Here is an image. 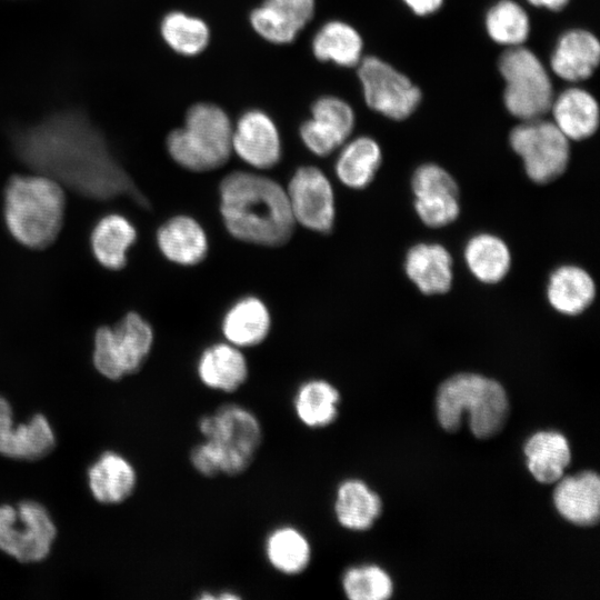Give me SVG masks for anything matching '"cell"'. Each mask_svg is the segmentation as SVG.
I'll return each instance as SVG.
<instances>
[{
    "mask_svg": "<svg viewBox=\"0 0 600 600\" xmlns=\"http://www.w3.org/2000/svg\"><path fill=\"white\" fill-rule=\"evenodd\" d=\"M549 111L552 122L569 140L588 139L599 127V104L589 91L579 87H570L553 97Z\"/></svg>",
    "mask_w": 600,
    "mask_h": 600,
    "instance_id": "28",
    "label": "cell"
},
{
    "mask_svg": "<svg viewBox=\"0 0 600 600\" xmlns=\"http://www.w3.org/2000/svg\"><path fill=\"white\" fill-rule=\"evenodd\" d=\"M90 240L98 262L107 269L120 270L127 264V253L137 240V230L126 217L110 213L96 223Z\"/></svg>",
    "mask_w": 600,
    "mask_h": 600,
    "instance_id": "32",
    "label": "cell"
},
{
    "mask_svg": "<svg viewBox=\"0 0 600 600\" xmlns=\"http://www.w3.org/2000/svg\"><path fill=\"white\" fill-rule=\"evenodd\" d=\"M57 538V526L40 502L31 499L0 504V551L21 563L48 558Z\"/></svg>",
    "mask_w": 600,
    "mask_h": 600,
    "instance_id": "9",
    "label": "cell"
},
{
    "mask_svg": "<svg viewBox=\"0 0 600 600\" xmlns=\"http://www.w3.org/2000/svg\"><path fill=\"white\" fill-rule=\"evenodd\" d=\"M340 584L350 600H386L393 593L389 573L374 563L348 567L341 574Z\"/></svg>",
    "mask_w": 600,
    "mask_h": 600,
    "instance_id": "37",
    "label": "cell"
},
{
    "mask_svg": "<svg viewBox=\"0 0 600 600\" xmlns=\"http://www.w3.org/2000/svg\"><path fill=\"white\" fill-rule=\"evenodd\" d=\"M232 123L212 103L193 104L184 126L172 130L166 141L172 160L186 170L207 172L221 168L232 153Z\"/></svg>",
    "mask_w": 600,
    "mask_h": 600,
    "instance_id": "5",
    "label": "cell"
},
{
    "mask_svg": "<svg viewBox=\"0 0 600 600\" xmlns=\"http://www.w3.org/2000/svg\"><path fill=\"white\" fill-rule=\"evenodd\" d=\"M418 16H429L440 9L443 0H402Z\"/></svg>",
    "mask_w": 600,
    "mask_h": 600,
    "instance_id": "39",
    "label": "cell"
},
{
    "mask_svg": "<svg viewBox=\"0 0 600 600\" xmlns=\"http://www.w3.org/2000/svg\"><path fill=\"white\" fill-rule=\"evenodd\" d=\"M89 490L102 504H119L128 500L138 484L134 466L121 453L103 451L87 470Z\"/></svg>",
    "mask_w": 600,
    "mask_h": 600,
    "instance_id": "21",
    "label": "cell"
},
{
    "mask_svg": "<svg viewBox=\"0 0 600 600\" xmlns=\"http://www.w3.org/2000/svg\"><path fill=\"white\" fill-rule=\"evenodd\" d=\"M362 39L358 31L343 21L324 23L312 39V52L321 61L353 67L361 60Z\"/></svg>",
    "mask_w": 600,
    "mask_h": 600,
    "instance_id": "34",
    "label": "cell"
},
{
    "mask_svg": "<svg viewBox=\"0 0 600 600\" xmlns=\"http://www.w3.org/2000/svg\"><path fill=\"white\" fill-rule=\"evenodd\" d=\"M452 257L440 243H417L404 258V271L417 289L427 296L443 294L453 281Z\"/></svg>",
    "mask_w": 600,
    "mask_h": 600,
    "instance_id": "23",
    "label": "cell"
},
{
    "mask_svg": "<svg viewBox=\"0 0 600 600\" xmlns=\"http://www.w3.org/2000/svg\"><path fill=\"white\" fill-rule=\"evenodd\" d=\"M509 142L534 183L552 182L568 167L569 139L552 121L542 118L522 121L510 131Z\"/></svg>",
    "mask_w": 600,
    "mask_h": 600,
    "instance_id": "10",
    "label": "cell"
},
{
    "mask_svg": "<svg viewBox=\"0 0 600 600\" xmlns=\"http://www.w3.org/2000/svg\"><path fill=\"white\" fill-rule=\"evenodd\" d=\"M197 428L201 439L214 449L221 476L238 477L253 463L263 442L259 417L238 402H226L200 416Z\"/></svg>",
    "mask_w": 600,
    "mask_h": 600,
    "instance_id": "6",
    "label": "cell"
},
{
    "mask_svg": "<svg viewBox=\"0 0 600 600\" xmlns=\"http://www.w3.org/2000/svg\"><path fill=\"white\" fill-rule=\"evenodd\" d=\"M489 37L508 48L521 46L530 33V20L526 10L516 1L500 0L484 18Z\"/></svg>",
    "mask_w": 600,
    "mask_h": 600,
    "instance_id": "36",
    "label": "cell"
},
{
    "mask_svg": "<svg viewBox=\"0 0 600 600\" xmlns=\"http://www.w3.org/2000/svg\"><path fill=\"white\" fill-rule=\"evenodd\" d=\"M463 257L471 274L487 284L502 281L511 268L508 244L492 233L482 232L471 237L464 246Z\"/></svg>",
    "mask_w": 600,
    "mask_h": 600,
    "instance_id": "33",
    "label": "cell"
},
{
    "mask_svg": "<svg viewBox=\"0 0 600 600\" xmlns=\"http://www.w3.org/2000/svg\"><path fill=\"white\" fill-rule=\"evenodd\" d=\"M358 77L369 108L392 120H404L421 101V91L410 79L377 57L358 63Z\"/></svg>",
    "mask_w": 600,
    "mask_h": 600,
    "instance_id": "11",
    "label": "cell"
},
{
    "mask_svg": "<svg viewBox=\"0 0 600 600\" xmlns=\"http://www.w3.org/2000/svg\"><path fill=\"white\" fill-rule=\"evenodd\" d=\"M14 148L28 167L83 197H128L143 208L148 206V199L112 157L103 138L82 119L52 118L19 134Z\"/></svg>",
    "mask_w": 600,
    "mask_h": 600,
    "instance_id": "1",
    "label": "cell"
},
{
    "mask_svg": "<svg viewBox=\"0 0 600 600\" xmlns=\"http://www.w3.org/2000/svg\"><path fill=\"white\" fill-rule=\"evenodd\" d=\"M499 71L506 82L503 102L521 121L542 118L553 100L550 76L541 60L522 46L508 48L499 59Z\"/></svg>",
    "mask_w": 600,
    "mask_h": 600,
    "instance_id": "7",
    "label": "cell"
},
{
    "mask_svg": "<svg viewBox=\"0 0 600 600\" xmlns=\"http://www.w3.org/2000/svg\"><path fill=\"white\" fill-rule=\"evenodd\" d=\"M534 7L546 8L551 11H559L563 9L569 0H527Z\"/></svg>",
    "mask_w": 600,
    "mask_h": 600,
    "instance_id": "41",
    "label": "cell"
},
{
    "mask_svg": "<svg viewBox=\"0 0 600 600\" xmlns=\"http://www.w3.org/2000/svg\"><path fill=\"white\" fill-rule=\"evenodd\" d=\"M232 152L257 170L278 164L282 154L281 139L273 120L263 111L249 110L232 130Z\"/></svg>",
    "mask_w": 600,
    "mask_h": 600,
    "instance_id": "16",
    "label": "cell"
},
{
    "mask_svg": "<svg viewBox=\"0 0 600 600\" xmlns=\"http://www.w3.org/2000/svg\"><path fill=\"white\" fill-rule=\"evenodd\" d=\"M526 463L531 476L540 483H556L571 461L567 438L554 430L537 431L523 446Z\"/></svg>",
    "mask_w": 600,
    "mask_h": 600,
    "instance_id": "30",
    "label": "cell"
},
{
    "mask_svg": "<svg viewBox=\"0 0 600 600\" xmlns=\"http://www.w3.org/2000/svg\"><path fill=\"white\" fill-rule=\"evenodd\" d=\"M219 212L234 239L261 247L286 244L296 223L286 188L250 171H232L219 184Z\"/></svg>",
    "mask_w": 600,
    "mask_h": 600,
    "instance_id": "2",
    "label": "cell"
},
{
    "mask_svg": "<svg viewBox=\"0 0 600 600\" xmlns=\"http://www.w3.org/2000/svg\"><path fill=\"white\" fill-rule=\"evenodd\" d=\"M597 287L591 274L576 264H562L549 276L547 299L563 316H579L593 302Z\"/></svg>",
    "mask_w": 600,
    "mask_h": 600,
    "instance_id": "29",
    "label": "cell"
},
{
    "mask_svg": "<svg viewBox=\"0 0 600 600\" xmlns=\"http://www.w3.org/2000/svg\"><path fill=\"white\" fill-rule=\"evenodd\" d=\"M414 210L430 228H442L460 214L459 188L454 178L436 163L419 166L411 178Z\"/></svg>",
    "mask_w": 600,
    "mask_h": 600,
    "instance_id": "13",
    "label": "cell"
},
{
    "mask_svg": "<svg viewBox=\"0 0 600 600\" xmlns=\"http://www.w3.org/2000/svg\"><path fill=\"white\" fill-rule=\"evenodd\" d=\"M314 0H264L250 14V23L263 39L283 44L294 40L311 20Z\"/></svg>",
    "mask_w": 600,
    "mask_h": 600,
    "instance_id": "19",
    "label": "cell"
},
{
    "mask_svg": "<svg viewBox=\"0 0 600 600\" xmlns=\"http://www.w3.org/2000/svg\"><path fill=\"white\" fill-rule=\"evenodd\" d=\"M600 61L598 38L584 29H571L561 34L550 58L552 71L569 82L592 76Z\"/></svg>",
    "mask_w": 600,
    "mask_h": 600,
    "instance_id": "24",
    "label": "cell"
},
{
    "mask_svg": "<svg viewBox=\"0 0 600 600\" xmlns=\"http://www.w3.org/2000/svg\"><path fill=\"white\" fill-rule=\"evenodd\" d=\"M196 374L207 389L233 393L249 379V363L243 350L227 342L207 346L196 361Z\"/></svg>",
    "mask_w": 600,
    "mask_h": 600,
    "instance_id": "17",
    "label": "cell"
},
{
    "mask_svg": "<svg viewBox=\"0 0 600 600\" xmlns=\"http://www.w3.org/2000/svg\"><path fill=\"white\" fill-rule=\"evenodd\" d=\"M197 598L200 600H238L241 599V596L232 590H221L218 593L203 591Z\"/></svg>",
    "mask_w": 600,
    "mask_h": 600,
    "instance_id": "40",
    "label": "cell"
},
{
    "mask_svg": "<svg viewBox=\"0 0 600 600\" xmlns=\"http://www.w3.org/2000/svg\"><path fill=\"white\" fill-rule=\"evenodd\" d=\"M153 341L151 324L139 313L128 312L113 327L104 326L96 331L93 366L103 377L121 380L143 367Z\"/></svg>",
    "mask_w": 600,
    "mask_h": 600,
    "instance_id": "8",
    "label": "cell"
},
{
    "mask_svg": "<svg viewBox=\"0 0 600 600\" xmlns=\"http://www.w3.org/2000/svg\"><path fill=\"white\" fill-rule=\"evenodd\" d=\"M558 513L579 527H592L600 518V479L597 472L581 471L561 477L552 494Z\"/></svg>",
    "mask_w": 600,
    "mask_h": 600,
    "instance_id": "18",
    "label": "cell"
},
{
    "mask_svg": "<svg viewBox=\"0 0 600 600\" xmlns=\"http://www.w3.org/2000/svg\"><path fill=\"white\" fill-rule=\"evenodd\" d=\"M191 468L201 477L212 479L221 476L220 462L212 446L204 439L193 444L188 453Z\"/></svg>",
    "mask_w": 600,
    "mask_h": 600,
    "instance_id": "38",
    "label": "cell"
},
{
    "mask_svg": "<svg viewBox=\"0 0 600 600\" xmlns=\"http://www.w3.org/2000/svg\"><path fill=\"white\" fill-rule=\"evenodd\" d=\"M341 393L324 378H309L300 382L292 396V410L307 429L322 430L332 426L339 414Z\"/></svg>",
    "mask_w": 600,
    "mask_h": 600,
    "instance_id": "27",
    "label": "cell"
},
{
    "mask_svg": "<svg viewBox=\"0 0 600 600\" xmlns=\"http://www.w3.org/2000/svg\"><path fill=\"white\" fill-rule=\"evenodd\" d=\"M271 313L266 302L257 296L237 299L223 313L221 333L224 341L249 349L261 344L271 331Z\"/></svg>",
    "mask_w": 600,
    "mask_h": 600,
    "instance_id": "22",
    "label": "cell"
},
{
    "mask_svg": "<svg viewBox=\"0 0 600 600\" xmlns=\"http://www.w3.org/2000/svg\"><path fill=\"white\" fill-rule=\"evenodd\" d=\"M156 240L162 256L182 267L199 264L209 251L204 228L188 214H177L164 221L157 230Z\"/></svg>",
    "mask_w": 600,
    "mask_h": 600,
    "instance_id": "20",
    "label": "cell"
},
{
    "mask_svg": "<svg viewBox=\"0 0 600 600\" xmlns=\"http://www.w3.org/2000/svg\"><path fill=\"white\" fill-rule=\"evenodd\" d=\"M479 439L498 434L509 416V400L501 383L473 372L456 373L440 383L436 394V413L447 432L461 428L463 413Z\"/></svg>",
    "mask_w": 600,
    "mask_h": 600,
    "instance_id": "3",
    "label": "cell"
},
{
    "mask_svg": "<svg viewBox=\"0 0 600 600\" xmlns=\"http://www.w3.org/2000/svg\"><path fill=\"white\" fill-rule=\"evenodd\" d=\"M289 208L296 224L327 234L334 227L336 197L327 174L314 166H301L286 188Z\"/></svg>",
    "mask_w": 600,
    "mask_h": 600,
    "instance_id": "12",
    "label": "cell"
},
{
    "mask_svg": "<svg viewBox=\"0 0 600 600\" xmlns=\"http://www.w3.org/2000/svg\"><path fill=\"white\" fill-rule=\"evenodd\" d=\"M57 446L54 430L43 413L16 424L9 400L0 394V454L21 461H37L49 456Z\"/></svg>",
    "mask_w": 600,
    "mask_h": 600,
    "instance_id": "14",
    "label": "cell"
},
{
    "mask_svg": "<svg viewBox=\"0 0 600 600\" xmlns=\"http://www.w3.org/2000/svg\"><path fill=\"white\" fill-rule=\"evenodd\" d=\"M160 33L173 51L183 56L199 54L210 39L209 28L203 20L181 11H171L162 18Z\"/></svg>",
    "mask_w": 600,
    "mask_h": 600,
    "instance_id": "35",
    "label": "cell"
},
{
    "mask_svg": "<svg viewBox=\"0 0 600 600\" xmlns=\"http://www.w3.org/2000/svg\"><path fill=\"white\" fill-rule=\"evenodd\" d=\"M342 146L334 164L338 180L349 189L367 188L381 166L379 143L371 137L361 136Z\"/></svg>",
    "mask_w": 600,
    "mask_h": 600,
    "instance_id": "31",
    "label": "cell"
},
{
    "mask_svg": "<svg viewBox=\"0 0 600 600\" xmlns=\"http://www.w3.org/2000/svg\"><path fill=\"white\" fill-rule=\"evenodd\" d=\"M66 208L60 183L43 176H13L4 189V219L12 237L31 249L50 246Z\"/></svg>",
    "mask_w": 600,
    "mask_h": 600,
    "instance_id": "4",
    "label": "cell"
},
{
    "mask_svg": "<svg viewBox=\"0 0 600 600\" xmlns=\"http://www.w3.org/2000/svg\"><path fill=\"white\" fill-rule=\"evenodd\" d=\"M354 126L352 108L333 96L319 98L311 108V118L300 127L306 148L316 156L327 157L350 137Z\"/></svg>",
    "mask_w": 600,
    "mask_h": 600,
    "instance_id": "15",
    "label": "cell"
},
{
    "mask_svg": "<svg viewBox=\"0 0 600 600\" xmlns=\"http://www.w3.org/2000/svg\"><path fill=\"white\" fill-rule=\"evenodd\" d=\"M263 554L272 570L297 577L311 566L313 548L303 530L291 523H282L273 527L264 537Z\"/></svg>",
    "mask_w": 600,
    "mask_h": 600,
    "instance_id": "26",
    "label": "cell"
},
{
    "mask_svg": "<svg viewBox=\"0 0 600 600\" xmlns=\"http://www.w3.org/2000/svg\"><path fill=\"white\" fill-rule=\"evenodd\" d=\"M332 512L338 524L349 531H367L382 512V500L359 478H347L336 488Z\"/></svg>",
    "mask_w": 600,
    "mask_h": 600,
    "instance_id": "25",
    "label": "cell"
}]
</instances>
